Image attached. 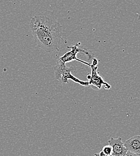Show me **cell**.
<instances>
[{
  "label": "cell",
  "instance_id": "obj_1",
  "mask_svg": "<svg viewBox=\"0 0 140 156\" xmlns=\"http://www.w3.org/2000/svg\"><path fill=\"white\" fill-rule=\"evenodd\" d=\"M30 28L38 46L47 53L58 51L62 40V27L53 18L46 15L34 16Z\"/></svg>",
  "mask_w": 140,
  "mask_h": 156
},
{
  "label": "cell",
  "instance_id": "obj_2",
  "mask_svg": "<svg viewBox=\"0 0 140 156\" xmlns=\"http://www.w3.org/2000/svg\"><path fill=\"white\" fill-rule=\"evenodd\" d=\"M74 70V68L72 66L67 67L66 64L57 62L54 68L55 77L56 79L59 80L62 84H66L68 83V80L70 79L76 83H77L84 87L89 86L88 81H83L75 77L72 75V72Z\"/></svg>",
  "mask_w": 140,
  "mask_h": 156
},
{
  "label": "cell",
  "instance_id": "obj_3",
  "mask_svg": "<svg viewBox=\"0 0 140 156\" xmlns=\"http://www.w3.org/2000/svg\"><path fill=\"white\" fill-rule=\"evenodd\" d=\"M77 46H78V44L71 46H68V48L71 49V51L67 52L63 55H62V57H60L59 58H58V62H57L66 64L67 62H71V61H73L76 60V61H79L81 63H83V64H85L87 66L90 67L91 64L78 58L77 57V54L79 52H82L87 56V59L89 61H90V59H93L94 58H95L94 57V55H93L92 52L91 51H87L86 49H80V48H78Z\"/></svg>",
  "mask_w": 140,
  "mask_h": 156
},
{
  "label": "cell",
  "instance_id": "obj_4",
  "mask_svg": "<svg viewBox=\"0 0 140 156\" xmlns=\"http://www.w3.org/2000/svg\"><path fill=\"white\" fill-rule=\"evenodd\" d=\"M98 60L95 58L92 59V63L90 65L91 68V75H87V78L89 79V86L94 90H100L103 85H105L106 90L111 88V85L105 82L103 78L100 76L97 73L98 69Z\"/></svg>",
  "mask_w": 140,
  "mask_h": 156
},
{
  "label": "cell",
  "instance_id": "obj_5",
  "mask_svg": "<svg viewBox=\"0 0 140 156\" xmlns=\"http://www.w3.org/2000/svg\"><path fill=\"white\" fill-rule=\"evenodd\" d=\"M108 142V145L112 148V156H125L127 153L128 150L125 147L121 137H119L117 139L111 137Z\"/></svg>",
  "mask_w": 140,
  "mask_h": 156
},
{
  "label": "cell",
  "instance_id": "obj_6",
  "mask_svg": "<svg viewBox=\"0 0 140 156\" xmlns=\"http://www.w3.org/2000/svg\"><path fill=\"white\" fill-rule=\"evenodd\" d=\"M123 144L128 151L140 155V136L132 137Z\"/></svg>",
  "mask_w": 140,
  "mask_h": 156
},
{
  "label": "cell",
  "instance_id": "obj_7",
  "mask_svg": "<svg viewBox=\"0 0 140 156\" xmlns=\"http://www.w3.org/2000/svg\"><path fill=\"white\" fill-rule=\"evenodd\" d=\"M102 151L108 156H111L112 154V148L110 145H105L102 149Z\"/></svg>",
  "mask_w": 140,
  "mask_h": 156
},
{
  "label": "cell",
  "instance_id": "obj_8",
  "mask_svg": "<svg viewBox=\"0 0 140 156\" xmlns=\"http://www.w3.org/2000/svg\"><path fill=\"white\" fill-rule=\"evenodd\" d=\"M125 156H140V155L135 154V153H131V152L128 151L127 153H126V154L125 155Z\"/></svg>",
  "mask_w": 140,
  "mask_h": 156
},
{
  "label": "cell",
  "instance_id": "obj_9",
  "mask_svg": "<svg viewBox=\"0 0 140 156\" xmlns=\"http://www.w3.org/2000/svg\"><path fill=\"white\" fill-rule=\"evenodd\" d=\"M99 156H108L107 154H105L102 150H101L100 153H99Z\"/></svg>",
  "mask_w": 140,
  "mask_h": 156
},
{
  "label": "cell",
  "instance_id": "obj_10",
  "mask_svg": "<svg viewBox=\"0 0 140 156\" xmlns=\"http://www.w3.org/2000/svg\"><path fill=\"white\" fill-rule=\"evenodd\" d=\"M137 15H138V20L140 22V12H139L137 13Z\"/></svg>",
  "mask_w": 140,
  "mask_h": 156
},
{
  "label": "cell",
  "instance_id": "obj_11",
  "mask_svg": "<svg viewBox=\"0 0 140 156\" xmlns=\"http://www.w3.org/2000/svg\"><path fill=\"white\" fill-rule=\"evenodd\" d=\"M94 156H99V154H98V153H95V154H94Z\"/></svg>",
  "mask_w": 140,
  "mask_h": 156
},
{
  "label": "cell",
  "instance_id": "obj_12",
  "mask_svg": "<svg viewBox=\"0 0 140 156\" xmlns=\"http://www.w3.org/2000/svg\"><path fill=\"white\" fill-rule=\"evenodd\" d=\"M112 156V155H111V156Z\"/></svg>",
  "mask_w": 140,
  "mask_h": 156
}]
</instances>
